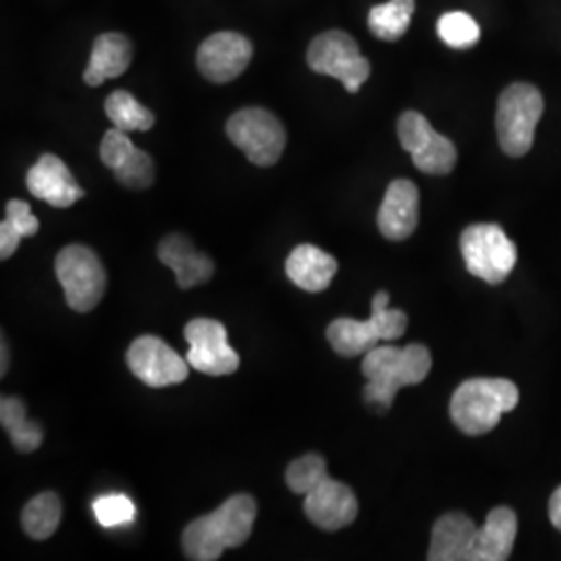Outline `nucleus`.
<instances>
[{
    "mask_svg": "<svg viewBox=\"0 0 561 561\" xmlns=\"http://www.w3.org/2000/svg\"><path fill=\"white\" fill-rule=\"evenodd\" d=\"M431 366V352L422 343H410L405 347H373L362 360V375L368 381L364 387V400L377 412H387L401 387L424 381Z\"/></svg>",
    "mask_w": 561,
    "mask_h": 561,
    "instance_id": "obj_1",
    "label": "nucleus"
},
{
    "mask_svg": "<svg viewBox=\"0 0 561 561\" xmlns=\"http://www.w3.org/2000/svg\"><path fill=\"white\" fill-rule=\"evenodd\" d=\"M259 516V503L252 495H233L213 514L187 524L183 530L185 558L194 561H215L227 549L241 547L250 539Z\"/></svg>",
    "mask_w": 561,
    "mask_h": 561,
    "instance_id": "obj_2",
    "label": "nucleus"
},
{
    "mask_svg": "<svg viewBox=\"0 0 561 561\" xmlns=\"http://www.w3.org/2000/svg\"><path fill=\"white\" fill-rule=\"evenodd\" d=\"M520 401L516 382L507 379H470L454 391L449 414L463 435L481 437L491 433L503 414L512 412Z\"/></svg>",
    "mask_w": 561,
    "mask_h": 561,
    "instance_id": "obj_3",
    "label": "nucleus"
},
{
    "mask_svg": "<svg viewBox=\"0 0 561 561\" xmlns=\"http://www.w3.org/2000/svg\"><path fill=\"white\" fill-rule=\"evenodd\" d=\"M405 329L408 314L389 308V294L379 291L373 298V314L368 321L335 319L327 327V340L343 358H356L368 354L381 341L400 340Z\"/></svg>",
    "mask_w": 561,
    "mask_h": 561,
    "instance_id": "obj_4",
    "label": "nucleus"
},
{
    "mask_svg": "<svg viewBox=\"0 0 561 561\" xmlns=\"http://www.w3.org/2000/svg\"><path fill=\"white\" fill-rule=\"evenodd\" d=\"M545 111V101L537 85L512 83L507 85L497 102V136L500 146L507 157H524L535 144V129Z\"/></svg>",
    "mask_w": 561,
    "mask_h": 561,
    "instance_id": "obj_5",
    "label": "nucleus"
},
{
    "mask_svg": "<svg viewBox=\"0 0 561 561\" xmlns=\"http://www.w3.org/2000/svg\"><path fill=\"white\" fill-rule=\"evenodd\" d=\"M460 248L468 273L489 285H500L507 279L518 261L516 243L495 222L466 227L461 233Z\"/></svg>",
    "mask_w": 561,
    "mask_h": 561,
    "instance_id": "obj_6",
    "label": "nucleus"
},
{
    "mask_svg": "<svg viewBox=\"0 0 561 561\" xmlns=\"http://www.w3.org/2000/svg\"><path fill=\"white\" fill-rule=\"evenodd\" d=\"M55 273L71 310L92 312L101 304L106 291V271L90 248L80 243L62 248L55 261Z\"/></svg>",
    "mask_w": 561,
    "mask_h": 561,
    "instance_id": "obj_7",
    "label": "nucleus"
},
{
    "mask_svg": "<svg viewBox=\"0 0 561 561\" xmlns=\"http://www.w3.org/2000/svg\"><path fill=\"white\" fill-rule=\"evenodd\" d=\"M306 60L314 73L340 80L350 94H358L370 78V60L362 57L358 42L341 30L317 36L308 46Z\"/></svg>",
    "mask_w": 561,
    "mask_h": 561,
    "instance_id": "obj_8",
    "label": "nucleus"
},
{
    "mask_svg": "<svg viewBox=\"0 0 561 561\" xmlns=\"http://www.w3.org/2000/svg\"><path fill=\"white\" fill-rule=\"evenodd\" d=\"M227 136L256 167H273L279 162L287 144L280 121L259 106L241 108L227 121Z\"/></svg>",
    "mask_w": 561,
    "mask_h": 561,
    "instance_id": "obj_9",
    "label": "nucleus"
},
{
    "mask_svg": "<svg viewBox=\"0 0 561 561\" xmlns=\"http://www.w3.org/2000/svg\"><path fill=\"white\" fill-rule=\"evenodd\" d=\"M401 148L426 175H447L458 162L454 141L433 129V125L416 111H405L398 121Z\"/></svg>",
    "mask_w": 561,
    "mask_h": 561,
    "instance_id": "obj_10",
    "label": "nucleus"
},
{
    "mask_svg": "<svg viewBox=\"0 0 561 561\" xmlns=\"http://www.w3.org/2000/svg\"><path fill=\"white\" fill-rule=\"evenodd\" d=\"M190 343L187 362L194 370L210 377L233 375L240 368V356L227 341L225 324L215 319H194L183 331Z\"/></svg>",
    "mask_w": 561,
    "mask_h": 561,
    "instance_id": "obj_11",
    "label": "nucleus"
},
{
    "mask_svg": "<svg viewBox=\"0 0 561 561\" xmlns=\"http://www.w3.org/2000/svg\"><path fill=\"white\" fill-rule=\"evenodd\" d=\"M127 364L144 385L154 389L180 385L192 368L187 358H181L169 343L154 335H141L129 345Z\"/></svg>",
    "mask_w": 561,
    "mask_h": 561,
    "instance_id": "obj_12",
    "label": "nucleus"
},
{
    "mask_svg": "<svg viewBox=\"0 0 561 561\" xmlns=\"http://www.w3.org/2000/svg\"><path fill=\"white\" fill-rule=\"evenodd\" d=\"M304 514L314 526L335 533L358 518V497L345 482L333 481L324 474L304 495Z\"/></svg>",
    "mask_w": 561,
    "mask_h": 561,
    "instance_id": "obj_13",
    "label": "nucleus"
},
{
    "mask_svg": "<svg viewBox=\"0 0 561 561\" xmlns=\"http://www.w3.org/2000/svg\"><path fill=\"white\" fill-rule=\"evenodd\" d=\"M254 55V46L236 32H217L202 42L198 48V69L213 83L238 80Z\"/></svg>",
    "mask_w": 561,
    "mask_h": 561,
    "instance_id": "obj_14",
    "label": "nucleus"
},
{
    "mask_svg": "<svg viewBox=\"0 0 561 561\" xmlns=\"http://www.w3.org/2000/svg\"><path fill=\"white\" fill-rule=\"evenodd\" d=\"M101 159L104 167L113 171L121 185L131 190H146L154 183V161L123 129H108L101 144Z\"/></svg>",
    "mask_w": 561,
    "mask_h": 561,
    "instance_id": "obj_15",
    "label": "nucleus"
},
{
    "mask_svg": "<svg viewBox=\"0 0 561 561\" xmlns=\"http://www.w3.org/2000/svg\"><path fill=\"white\" fill-rule=\"evenodd\" d=\"M419 217L421 194L416 183L410 180L391 181L377 215L382 238L389 241L408 240L419 227Z\"/></svg>",
    "mask_w": 561,
    "mask_h": 561,
    "instance_id": "obj_16",
    "label": "nucleus"
},
{
    "mask_svg": "<svg viewBox=\"0 0 561 561\" xmlns=\"http://www.w3.org/2000/svg\"><path fill=\"white\" fill-rule=\"evenodd\" d=\"M25 183L34 198L55 208H69L85 196L67 164L55 154H42L38 162L27 171Z\"/></svg>",
    "mask_w": 561,
    "mask_h": 561,
    "instance_id": "obj_17",
    "label": "nucleus"
},
{
    "mask_svg": "<svg viewBox=\"0 0 561 561\" xmlns=\"http://www.w3.org/2000/svg\"><path fill=\"white\" fill-rule=\"evenodd\" d=\"M159 261L167 264L175 277L181 289H192L202 283H208L215 275V262L206 254L198 252L194 243L181 233H171L159 243Z\"/></svg>",
    "mask_w": 561,
    "mask_h": 561,
    "instance_id": "obj_18",
    "label": "nucleus"
},
{
    "mask_svg": "<svg viewBox=\"0 0 561 561\" xmlns=\"http://www.w3.org/2000/svg\"><path fill=\"white\" fill-rule=\"evenodd\" d=\"M479 526L461 512H449L435 522L428 561H470Z\"/></svg>",
    "mask_w": 561,
    "mask_h": 561,
    "instance_id": "obj_19",
    "label": "nucleus"
},
{
    "mask_svg": "<svg viewBox=\"0 0 561 561\" xmlns=\"http://www.w3.org/2000/svg\"><path fill=\"white\" fill-rule=\"evenodd\" d=\"M337 268L340 264L331 254L310 243H301L296 250H291L285 262V273L289 280L310 294L324 291L331 285Z\"/></svg>",
    "mask_w": 561,
    "mask_h": 561,
    "instance_id": "obj_20",
    "label": "nucleus"
},
{
    "mask_svg": "<svg viewBox=\"0 0 561 561\" xmlns=\"http://www.w3.org/2000/svg\"><path fill=\"white\" fill-rule=\"evenodd\" d=\"M518 535V516L510 507H495L477 530L470 561H505Z\"/></svg>",
    "mask_w": 561,
    "mask_h": 561,
    "instance_id": "obj_21",
    "label": "nucleus"
},
{
    "mask_svg": "<svg viewBox=\"0 0 561 561\" xmlns=\"http://www.w3.org/2000/svg\"><path fill=\"white\" fill-rule=\"evenodd\" d=\"M131 57H134L131 42L127 41L123 34L117 32L101 34L92 46L90 62L83 71V81L96 88L106 80L119 78L129 69Z\"/></svg>",
    "mask_w": 561,
    "mask_h": 561,
    "instance_id": "obj_22",
    "label": "nucleus"
},
{
    "mask_svg": "<svg viewBox=\"0 0 561 561\" xmlns=\"http://www.w3.org/2000/svg\"><path fill=\"white\" fill-rule=\"evenodd\" d=\"M0 424L9 433L13 447L21 454L36 451L44 442L41 424L27 419V408L20 398L4 396L0 400Z\"/></svg>",
    "mask_w": 561,
    "mask_h": 561,
    "instance_id": "obj_23",
    "label": "nucleus"
},
{
    "mask_svg": "<svg viewBox=\"0 0 561 561\" xmlns=\"http://www.w3.org/2000/svg\"><path fill=\"white\" fill-rule=\"evenodd\" d=\"M60 516H62V505H60L59 495L53 491H46L25 503L21 512V528L27 537L36 541H46L57 533Z\"/></svg>",
    "mask_w": 561,
    "mask_h": 561,
    "instance_id": "obj_24",
    "label": "nucleus"
},
{
    "mask_svg": "<svg viewBox=\"0 0 561 561\" xmlns=\"http://www.w3.org/2000/svg\"><path fill=\"white\" fill-rule=\"evenodd\" d=\"M414 9V0H389L385 4H375L368 13V30L379 41H400L412 23Z\"/></svg>",
    "mask_w": 561,
    "mask_h": 561,
    "instance_id": "obj_25",
    "label": "nucleus"
},
{
    "mask_svg": "<svg viewBox=\"0 0 561 561\" xmlns=\"http://www.w3.org/2000/svg\"><path fill=\"white\" fill-rule=\"evenodd\" d=\"M104 113L113 123V127L123 129V131H148L154 127V115L148 111L144 104L136 101L129 92L125 90H115L106 102H104Z\"/></svg>",
    "mask_w": 561,
    "mask_h": 561,
    "instance_id": "obj_26",
    "label": "nucleus"
},
{
    "mask_svg": "<svg viewBox=\"0 0 561 561\" xmlns=\"http://www.w3.org/2000/svg\"><path fill=\"white\" fill-rule=\"evenodd\" d=\"M437 34L449 48L454 50H468L477 46L481 41V25L470 18L468 13L454 11L445 13L439 23H437Z\"/></svg>",
    "mask_w": 561,
    "mask_h": 561,
    "instance_id": "obj_27",
    "label": "nucleus"
},
{
    "mask_svg": "<svg viewBox=\"0 0 561 561\" xmlns=\"http://www.w3.org/2000/svg\"><path fill=\"white\" fill-rule=\"evenodd\" d=\"M327 474V461L319 454H306L298 460L291 461L285 472L287 486L296 495H306L314 482L321 481Z\"/></svg>",
    "mask_w": 561,
    "mask_h": 561,
    "instance_id": "obj_28",
    "label": "nucleus"
},
{
    "mask_svg": "<svg viewBox=\"0 0 561 561\" xmlns=\"http://www.w3.org/2000/svg\"><path fill=\"white\" fill-rule=\"evenodd\" d=\"M94 516L104 528H117L136 520V505L121 493H111V495H102L94 505Z\"/></svg>",
    "mask_w": 561,
    "mask_h": 561,
    "instance_id": "obj_29",
    "label": "nucleus"
},
{
    "mask_svg": "<svg viewBox=\"0 0 561 561\" xmlns=\"http://www.w3.org/2000/svg\"><path fill=\"white\" fill-rule=\"evenodd\" d=\"M7 222L23 238H32L41 229V222L32 215L30 204L23 201H11L7 204Z\"/></svg>",
    "mask_w": 561,
    "mask_h": 561,
    "instance_id": "obj_30",
    "label": "nucleus"
},
{
    "mask_svg": "<svg viewBox=\"0 0 561 561\" xmlns=\"http://www.w3.org/2000/svg\"><path fill=\"white\" fill-rule=\"evenodd\" d=\"M23 236H20L11 225L7 221L0 222V259L7 261L15 254V250L20 248Z\"/></svg>",
    "mask_w": 561,
    "mask_h": 561,
    "instance_id": "obj_31",
    "label": "nucleus"
},
{
    "mask_svg": "<svg viewBox=\"0 0 561 561\" xmlns=\"http://www.w3.org/2000/svg\"><path fill=\"white\" fill-rule=\"evenodd\" d=\"M549 520L561 533V486L556 489V493L549 500Z\"/></svg>",
    "mask_w": 561,
    "mask_h": 561,
    "instance_id": "obj_32",
    "label": "nucleus"
},
{
    "mask_svg": "<svg viewBox=\"0 0 561 561\" xmlns=\"http://www.w3.org/2000/svg\"><path fill=\"white\" fill-rule=\"evenodd\" d=\"M9 350H7V341L2 340V366H0V375L4 377L7 375V368H9Z\"/></svg>",
    "mask_w": 561,
    "mask_h": 561,
    "instance_id": "obj_33",
    "label": "nucleus"
}]
</instances>
